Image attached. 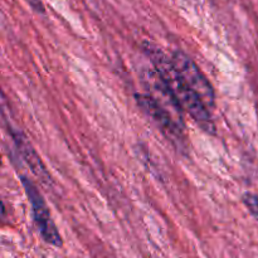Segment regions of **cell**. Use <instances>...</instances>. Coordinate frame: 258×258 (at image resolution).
<instances>
[{
    "label": "cell",
    "mask_w": 258,
    "mask_h": 258,
    "mask_svg": "<svg viewBox=\"0 0 258 258\" xmlns=\"http://www.w3.org/2000/svg\"><path fill=\"white\" fill-rule=\"evenodd\" d=\"M144 52L150 58L155 72L165 83L171 95L175 97L183 112L188 113L203 131L208 134H216V125L212 117V111L204 105L199 96L196 95L181 81L171 62L170 55L165 54L153 43H144Z\"/></svg>",
    "instance_id": "obj_1"
},
{
    "label": "cell",
    "mask_w": 258,
    "mask_h": 258,
    "mask_svg": "<svg viewBox=\"0 0 258 258\" xmlns=\"http://www.w3.org/2000/svg\"><path fill=\"white\" fill-rule=\"evenodd\" d=\"M136 102L141 110L153 120L166 139L179 149H185L186 136L183 111L171 108L158 102L151 95H136Z\"/></svg>",
    "instance_id": "obj_2"
},
{
    "label": "cell",
    "mask_w": 258,
    "mask_h": 258,
    "mask_svg": "<svg viewBox=\"0 0 258 258\" xmlns=\"http://www.w3.org/2000/svg\"><path fill=\"white\" fill-rule=\"evenodd\" d=\"M170 58L181 81L196 95L199 96V98L203 101V103L209 110L213 111V108L216 107L214 88L206 75L202 72L201 68L197 66V63L181 50H174L170 54Z\"/></svg>",
    "instance_id": "obj_3"
},
{
    "label": "cell",
    "mask_w": 258,
    "mask_h": 258,
    "mask_svg": "<svg viewBox=\"0 0 258 258\" xmlns=\"http://www.w3.org/2000/svg\"><path fill=\"white\" fill-rule=\"evenodd\" d=\"M20 181H22V185L24 188L25 194H27L30 207H32L34 223L37 226L38 231H39V234L43 238V241L45 243L50 244V246L57 247V248L62 247V237H60L59 232H58L57 226L53 222L49 209H48L47 203H45L40 191L38 190L35 184L32 180H29L27 176H22Z\"/></svg>",
    "instance_id": "obj_4"
},
{
    "label": "cell",
    "mask_w": 258,
    "mask_h": 258,
    "mask_svg": "<svg viewBox=\"0 0 258 258\" xmlns=\"http://www.w3.org/2000/svg\"><path fill=\"white\" fill-rule=\"evenodd\" d=\"M9 135L12 136L13 141H14L15 149H17L18 153H19L22 160L29 166L30 170L33 171V174H34L39 180H42L43 183H49L50 176L49 174H48L47 169H45L44 164L42 163V159L39 158V155L37 154L35 149L33 148V145L29 143V140L25 138L24 134H23L22 131L15 130V128H13L12 126H10Z\"/></svg>",
    "instance_id": "obj_5"
},
{
    "label": "cell",
    "mask_w": 258,
    "mask_h": 258,
    "mask_svg": "<svg viewBox=\"0 0 258 258\" xmlns=\"http://www.w3.org/2000/svg\"><path fill=\"white\" fill-rule=\"evenodd\" d=\"M242 202L249 211V213L258 221V196L253 193H244L242 196Z\"/></svg>",
    "instance_id": "obj_6"
},
{
    "label": "cell",
    "mask_w": 258,
    "mask_h": 258,
    "mask_svg": "<svg viewBox=\"0 0 258 258\" xmlns=\"http://www.w3.org/2000/svg\"><path fill=\"white\" fill-rule=\"evenodd\" d=\"M28 3L30 8H32L34 12L39 13V14H44L45 9H44V5H43L42 0H25Z\"/></svg>",
    "instance_id": "obj_7"
}]
</instances>
